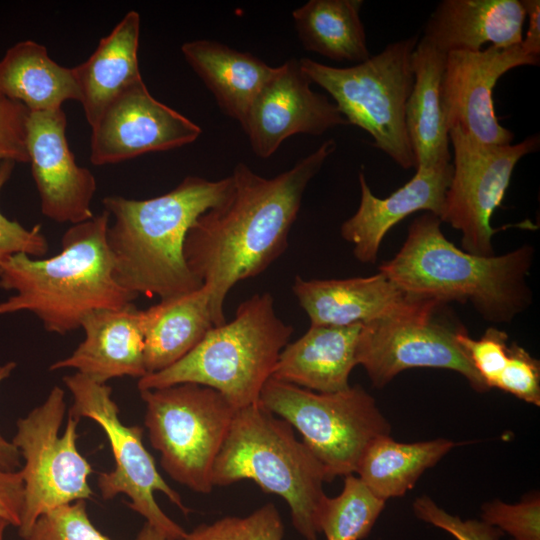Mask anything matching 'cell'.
Instances as JSON below:
<instances>
[{
	"mask_svg": "<svg viewBox=\"0 0 540 540\" xmlns=\"http://www.w3.org/2000/svg\"><path fill=\"white\" fill-rule=\"evenodd\" d=\"M144 339V364L147 374L175 364L192 351L215 326L210 297L199 289L140 309Z\"/></svg>",
	"mask_w": 540,
	"mask_h": 540,
	"instance_id": "obj_25",
	"label": "cell"
},
{
	"mask_svg": "<svg viewBox=\"0 0 540 540\" xmlns=\"http://www.w3.org/2000/svg\"><path fill=\"white\" fill-rule=\"evenodd\" d=\"M62 108L29 112L26 148L42 214L56 223L75 225L91 219L96 179L77 164L66 137Z\"/></svg>",
	"mask_w": 540,
	"mask_h": 540,
	"instance_id": "obj_17",
	"label": "cell"
},
{
	"mask_svg": "<svg viewBox=\"0 0 540 540\" xmlns=\"http://www.w3.org/2000/svg\"><path fill=\"white\" fill-rule=\"evenodd\" d=\"M445 59L446 54L424 38L418 41L412 53L414 82L405 106V124L415 169L451 163L449 129L441 99Z\"/></svg>",
	"mask_w": 540,
	"mask_h": 540,
	"instance_id": "obj_23",
	"label": "cell"
},
{
	"mask_svg": "<svg viewBox=\"0 0 540 540\" xmlns=\"http://www.w3.org/2000/svg\"><path fill=\"white\" fill-rule=\"evenodd\" d=\"M293 330L276 314L273 296L257 293L181 360L140 378L138 389L195 383L215 389L237 410L255 404Z\"/></svg>",
	"mask_w": 540,
	"mask_h": 540,
	"instance_id": "obj_6",
	"label": "cell"
},
{
	"mask_svg": "<svg viewBox=\"0 0 540 540\" xmlns=\"http://www.w3.org/2000/svg\"><path fill=\"white\" fill-rule=\"evenodd\" d=\"M335 149L328 139L273 178L237 163L228 195L192 224L184 257L208 291L215 326L226 322L224 302L232 287L264 272L286 250L304 192Z\"/></svg>",
	"mask_w": 540,
	"mask_h": 540,
	"instance_id": "obj_1",
	"label": "cell"
},
{
	"mask_svg": "<svg viewBox=\"0 0 540 540\" xmlns=\"http://www.w3.org/2000/svg\"><path fill=\"white\" fill-rule=\"evenodd\" d=\"M242 480L282 497L297 532L318 540L325 470L293 427L260 401L236 411L212 470L214 487Z\"/></svg>",
	"mask_w": 540,
	"mask_h": 540,
	"instance_id": "obj_5",
	"label": "cell"
},
{
	"mask_svg": "<svg viewBox=\"0 0 540 540\" xmlns=\"http://www.w3.org/2000/svg\"><path fill=\"white\" fill-rule=\"evenodd\" d=\"M8 526H10V524L5 519L0 517V540H4L5 531Z\"/></svg>",
	"mask_w": 540,
	"mask_h": 540,
	"instance_id": "obj_43",
	"label": "cell"
},
{
	"mask_svg": "<svg viewBox=\"0 0 540 540\" xmlns=\"http://www.w3.org/2000/svg\"><path fill=\"white\" fill-rule=\"evenodd\" d=\"M361 327L310 325L283 348L271 377L319 393L348 389Z\"/></svg>",
	"mask_w": 540,
	"mask_h": 540,
	"instance_id": "obj_22",
	"label": "cell"
},
{
	"mask_svg": "<svg viewBox=\"0 0 540 540\" xmlns=\"http://www.w3.org/2000/svg\"><path fill=\"white\" fill-rule=\"evenodd\" d=\"M109 222L104 210L71 225L62 236L61 251L50 258H8L0 266V288L13 294L0 302V316L27 311L46 331L64 335L81 328L93 311L133 303L138 296L114 275L106 241Z\"/></svg>",
	"mask_w": 540,
	"mask_h": 540,
	"instance_id": "obj_4",
	"label": "cell"
},
{
	"mask_svg": "<svg viewBox=\"0 0 540 540\" xmlns=\"http://www.w3.org/2000/svg\"><path fill=\"white\" fill-rule=\"evenodd\" d=\"M526 12L521 0H443L431 13L424 38L439 51H480L522 42Z\"/></svg>",
	"mask_w": 540,
	"mask_h": 540,
	"instance_id": "obj_21",
	"label": "cell"
},
{
	"mask_svg": "<svg viewBox=\"0 0 540 540\" xmlns=\"http://www.w3.org/2000/svg\"><path fill=\"white\" fill-rule=\"evenodd\" d=\"M418 41L414 35L390 43L380 53L344 68L299 60L301 70L328 92L347 123L369 133L372 145L404 169L416 167L405 106L414 82L411 57Z\"/></svg>",
	"mask_w": 540,
	"mask_h": 540,
	"instance_id": "obj_7",
	"label": "cell"
},
{
	"mask_svg": "<svg viewBox=\"0 0 540 540\" xmlns=\"http://www.w3.org/2000/svg\"><path fill=\"white\" fill-rule=\"evenodd\" d=\"M65 411V393L54 386L41 405L16 423L12 443L24 459L20 470L24 503L18 527L23 539L45 512L93 496L88 484L93 470L76 444L80 419L69 415L60 435Z\"/></svg>",
	"mask_w": 540,
	"mask_h": 540,
	"instance_id": "obj_10",
	"label": "cell"
},
{
	"mask_svg": "<svg viewBox=\"0 0 540 540\" xmlns=\"http://www.w3.org/2000/svg\"><path fill=\"white\" fill-rule=\"evenodd\" d=\"M540 406V363L516 342L508 346L506 365L494 387Z\"/></svg>",
	"mask_w": 540,
	"mask_h": 540,
	"instance_id": "obj_36",
	"label": "cell"
},
{
	"mask_svg": "<svg viewBox=\"0 0 540 540\" xmlns=\"http://www.w3.org/2000/svg\"><path fill=\"white\" fill-rule=\"evenodd\" d=\"M413 510L418 519L448 532L457 540H499L503 535L500 529L482 520H462L447 513L425 495L414 501Z\"/></svg>",
	"mask_w": 540,
	"mask_h": 540,
	"instance_id": "obj_37",
	"label": "cell"
},
{
	"mask_svg": "<svg viewBox=\"0 0 540 540\" xmlns=\"http://www.w3.org/2000/svg\"><path fill=\"white\" fill-rule=\"evenodd\" d=\"M362 0H309L292 12L302 46L335 61L356 64L371 54L360 10Z\"/></svg>",
	"mask_w": 540,
	"mask_h": 540,
	"instance_id": "obj_28",
	"label": "cell"
},
{
	"mask_svg": "<svg viewBox=\"0 0 540 540\" xmlns=\"http://www.w3.org/2000/svg\"><path fill=\"white\" fill-rule=\"evenodd\" d=\"M136 540H172L166 538L157 530H155L151 525L145 523L144 526L139 531Z\"/></svg>",
	"mask_w": 540,
	"mask_h": 540,
	"instance_id": "obj_42",
	"label": "cell"
},
{
	"mask_svg": "<svg viewBox=\"0 0 540 540\" xmlns=\"http://www.w3.org/2000/svg\"><path fill=\"white\" fill-rule=\"evenodd\" d=\"M24 539L111 540L91 523L85 500H77L45 512Z\"/></svg>",
	"mask_w": 540,
	"mask_h": 540,
	"instance_id": "obj_32",
	"label": "cell"
},
{
	"mask_svg": "<svg viewBox=\"0 0 540 540\" xmlns=\"http://www.w3.org/2000/svg\"><path fill=\"white\" fill-rule=\"evenodd\" d=\"M0 95L29 112L57 110L66 101L81 100L73 67L59 65L44 45L32 40L14 44L0 59Z\"/></svg>",
	"mask_w": 540,
	"mask_h": 540,
	"instance_id": "obj_27",
	"label": "cell"
},
{
	"mask_svg": "<svg viewBox=\"0 0 540 540\" xmlns=\"http://www.w3.org/2000/svg\"><path fill=\"white\" fill-rule=\"evenodd\" d=\"M438 216L424 212L410 224L407 237L390 260L379 266L407 294L469 303L491 323H510L533 300L527 277L534 259L528 244L501 255L480 256L450 242Z\"/></svg>",
	"mask_w": 540,
	"mask_h": 540,
	"instance_id": "obj_3",
	"label": "cell"
},
{
	"mask_svg": "<svg viewBox=\"0 0 540 540\" xmlns=\"http://www.w3.org/2000/svg\"><path fill=\"white\" fill-rule=\"evenodd\" d=\"M259 401L302 435L327 481L356 473L370 444L391 432L376 400L360 385L319 393L270 377Z\"/></svg>",
	"mask_w": 540,
	"mask_h": 540,
	"instance_id": "obj_8",
	"label": "cell"
},
{
	"mask_svg": "<svg viewBox=\"0 0 540 540\" xmlns=\"http://www.w3.org/2000/svg\"><path fill=\"white\" fill-rule=\"evenodd\" d=\"M15 362H7L0 365V384L7 379L14 369ZM20 465V453L12 442L6 440L0 433V466L9 471H15Z\"/></svg>",
	"mask_w": 540,
	"mask_h": 540,
	"instance_id": "obj_41",
	"label": "cell"
},
{
	"mask_svg": "<svg viewBox=\"0 0 540 540\" xmlns=\"http://www.w3.org/2000/svg\"><path fill=\"white\" fill-rule=\"evenodd\" d=\"M385 502L374 496L353 474L345 476L341 493L324 499L318 517L326 540H361L368 536Z\"/></svg>",
	"mask_w": 540,
	"mask_h": 540,
	"instance_id": "obj_30",
	"label": "cell"
},
{
	"mask_svg": "<svg viewBox=\"0 0 540 540\" xmlns=\"http://www.w3.org/2000/svg\"><path fill=\"white\" fill-rule=\"evenodd\" d=\"M292 291L310 325L349 326L442 304L413 297L386 275L346 279L294 278Z\"/></svg>",
	"mask_w": 540,
	"mask_h": 540,
	"instance_id": "obj_18",
	"label": "cell"
},
{
	"mask_svg": "<svg viewBox=\"0 0 540 540\" xmlns=\"http://www.w3.org/2000/svg\"><path fill=\"white\" fill-rule=\"evenodd\" d=\"M457 341L488 389L493 388L507 362V333L496 327H489L481 338L474 339L462 327L457 333Z\"/></svg>",
	"mask_w": 540,
	"mask_h": 540,
	"instance_id": "obj_34",
	"label": "cell"
},
{
	"mask_svg": "<svg viewBox=\"0 0 540 540\" xmlns=\"http://www.w3.org/2000/svg\"><path fill=\"white\" fill-rule=\"evenodd\" d=\"M296 58L276 67L240 124L256 156H272L292 135L319 136L348 124L337 106L314 92Z\"/></svg>",
	"mask_w": 540,
	"mask_h": 540,
	"instance_id": "obj_16",
	"label": "cell"
},
{
	"mask_svg": "<svg viewBox=\"0 0 540 540\" xmlns=\"http://www.w3.org/2000/svg\"><path fill=\"white\" fill-rule=\"evenodd\" d=\"M454 153L453 172L445 194L441 222L461 233L466 252L494 255L491 217L501 205L519 160L539 148V136L516 144L486 145L460 128L449 130Z\"/></svg>",
	"mask_w": 540,
	"mask_h": 540,
	"instance_id": "obj_12",
	"label": "cell"
},
{
	"mask_svg": "<svg viewBox=\"0 0 540 540\" xmlns=\"http://www.w3.org/2000/svg\"><path fill=\"white\" fill-rule=\"evenodd\" d=\"M24 503L23 479L20 471L0 466V517L18 528Z\"/></svg>",
	"mask_w": 540,
	"mask_h": 540,
	"instance_id": "obj_39",
	"label": "cell"
},
{
	"mask_svg": "<svg viewBox=\"0 0 540 540\" xmlns=\"http://www.w3.org/2000/svg\"><path fill=\"white\" fill-rule=\"evenodd\" d=\"M284 524L273 503H266L244 517L227 516L200 524L183 540H282Z\"/></svg>",
	"mask_w": 540,
	"mask_h": 540,
	"instance_id": "obj_31",
	"label": "cell"
},
{
	"mask_svg": "<svg viewBox=\"0 0 540 540\" xmlns=\"http://www.w3.org/2000/svg\"><path fill=\"white\" fill-rule=\"evenodd\" d=\"M482 521L507 533L511 540H540V497L538 493L509 504L498 499L482 506Z\"/></svg>",
	"mask_w": 540,
	"mask_h": 540,
	"instance_id": "obj_33",
	"label": "cell"
},
{
	"mask_svg": "<svg viewBox=\"0 0 540 540\" xmlns=\"http://www.w3.org/2000/svg\"><path fill=\"white\" fill-rule=\"evenodd\" d=\"M14 166V161H0V192L9 180ZM48 250L49 244L40 225L26 228L19 222L8 219L0 211V266L11 256L25 254L40 258Z\"/></svg>",
	"mask_w": 540,
	"mask_h": 540,
	"instance_id": "obj_35",
	"label": "cell"
},
{
	"mask_svg": "<svg viewBox=\"0 0 540 540\" xmlns=\"http://www.w3.org/2000/svg\"><path fill=\"white\" fill-rule=\"evenodd\" d=\"M85 337L73 353L50 365V370L75 369L100 383L124 376L142 378L144 339L140 309L133 303L88 314L81 323Z\"/></svg>",
	"mask_w": 540,
	"mask_h": 540,
	"instance_id": "obj_20",
	"label": "cell"
},
{
	"mask_svg": "<svg viewBox=\"0 0 540 540\" xmlns=\"http://www.w3.org/2000/svg\"><path fill=\"white\" fill-rule=\"evenodd\" d=\"M140 15L132 10L103 37L91 56L73 67L90 127L120 93L143 80L138 63Z\"/></svg>",
	"mask_w": 540,
	"mask_h": 540,
	"instance_id": "obj_26",
	"label": "cell"
},
{
	"mask_svg": "<svg viewBox=\"0 0 540 540\" xmlns=\"http://www.w3.org/2000/svg\"><path fill=\"white\" fill-rule=\"evenodd\" d=\"M231 176L185 177L171 191L144 200L119 195L102 203L109 214L107 246L117 282L139 296L166 299L199 289L189 270L184 242L195 220L228 195Z\"/></svg>",
	"mask_w": 540,
	"mask_h": 540,
	"instance_id": "obj_2",
	"label": "cell"
},
{
	"mask_svg": "<svg viewBox=\"0 0 540 540\" xmlns=\"http://www.w3.org/2000/svg\"><path fill=\"white\" fill-rule=\"evenodd\" d=\"M28 109L0 95V161L29 163L26 148Z\"/></svg>",
	"mask_w": 540,
	"mask_h": 540,
	"instance_id": "obj_38",
	"label": "cell"
},
{
	"mask_svg": "<svg viewBox=\"0 0 540 540\" xmlns=\"http://www.w3.org/2000/svg\"><path fill=\"white\" fill-rule=\"evenodd\" d=\"M454 446L453 441L445 438L402 443L390 435L381 436L363 454L356 470L357 477L384 502L401 497Z\"/></svg>",
	"mask_w": 540,
	"mask_h": 540,
	"instance_id": "obj_29",
	"label": "cell"
},
{
	"mask_svg": "<svg viewBox=\"0 0 540 540\" xmlns=\"http://www.w3.org/2000/svg\"><path fill=\"white\" fill-rule=\"evenodd\" d=\"M452 172V163L416 169L415 175L407 183L388 197L379 198L372 193L365 175L360 171L358 209L340 228L342 238L353 245L355 258L361 263L374 264L388 231L417 211L440 217Z\"/></svg>",
	"mask_w": 540,
	"mask_h": 540,
	"instance_id": "obj_19",
	"label": "cell"
},
{
	"mask_svg": "<svg viewBox=\"0 0 540 540\" xmlns=\"http://www.w3.org/2000/svg\"><path fill=\"white\" fill-rule=\"evenodd\" d=\"M71 392L73 403L69 415L95 421L105 432L115 460V468L102 472L97 485L104 499L119 494L129 498L128 506L146 519V523L166 538L183 540L186 531L168 517L157 504L154 493L162 492L184 514L178 492L172 489L158 472L151 454L143 444V428L126 426L119 419V409L112 399V389L76 372L63 378Z\"/></svg>",
	"mask_w": 540,
	"mask_h": 540,
	"instance_id": "obj_11",
	"label": "cell"
},
{
	"mask_svg": "<svg viewBox=\"0 0 540 540\" xmlns=\"http://www.w3.org/2000/svg\"><path fill=\"white\" fill-rule=\"evenodd\" d=\"M90 161L115 164L196 141L199 125L154 98L143 80L112 100L91 126Z\"/></svg>",
	"mask_w": 540,
	"mask_h": 540,
	"instance_id": "obj_14",
	"label": "cell"
},
{
	"mask_svg": "<svg viewBox=\"0 0 540 540\" xmlns=\"http://www.w3.org/2000/svg\"><path fill=\"white\" fill-rule=\"evenodd\" d=\"M528 16V30L521 47L529 55L540 58V1L521 0Z\"/></svg>",
	"mask_w": 540,
	"mask_h": 540,
	"instance_id": "obj_40",
	"label": "cell"
},
{
	"mask_svg": "<svg viewBox=\"0 0 540 540\" xmlns=\"http://www.w3.org/2000/svg\"><path fill=\"white\" fill-rule=\"evenodd\" d=\"M539 60L527 54L521 44L447 53L441 99L448 129L458 127L486 145L512 144L514 134L500 125L492 92L506 72L523 65L538 66Z\"/></svg>",
	"mask_w": 540,
	"mask_h": 540,
	"instance_id": "obj_15",
	"label": "cell"
},
{
	"mask_svg": "<svg viewBox=\"0 0 540 540\" xmlns=\"http://www.w3.org/2000/svg\"><path fill=\"white\" fill-rule=\"evenodd\" d=\"M441 306L390 316L362 324L356 360L375 387L386 386L411 368H438L458 372L477 392L488 387L457 341L463 327L434 317Z\"/></svg>",
	"mask_w": 540,
	"mask_h": 540,
	"instance_id": "obj_13",
	"label": "cell"
},
{
	"mask_svg": "<svg viewBox=\"0 0 540 540\" xmlns=\"http://www.w3.org/2000/svg\"><path fill=\"white\" fill-rule=\"evenodd\" d=\"M181 52L220 109L240 124L276 70L251 53L212 40L185 42Z\"/></svg>",
	"mask_w": 540,
	"mask_h": 540,
	"instance_id": "obj_24",
	"label": "cell"
},
{
	"mask_svg": "<svg viewBox=\"0 0 540 540\" xmlns=\"http://www.w3.org/2000/svg\"><path fill=\"white\" fill-rule=\"evenodd\" d=\"M144 424L160 464L176 482L202 494L237 409L213 388L182 383L141 390Z\"/></svg>",
	"mask_w": 540,
	"mask_h": 540,
	"instance_id": "obj_9",
	"label": "cell"
}]
</instances>
